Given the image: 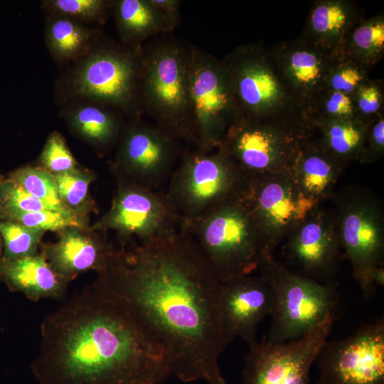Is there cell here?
Listing matches in <instances>:
<instances>
[{
  "mask_svg": "<svg viewBox=\"0 0 384 384\" xmlns=\"http://www.w3.org/2000/svg\"><path fill=\"white\" fill-rule=\"evenodd\" d=\"M164 15L169 33L176 26L179 19L181 1L178 0H149Z\"/></svg>",
  "mask_w": 384,
  "mask_h": 384,
  "instance_id": "obj_40",
  "label": "cell"
},
{
  "mask_svg": "<svg viewBox=\"0 0 384 384\" xmlns=\"http://www.w3.org/2000/svg\"><path fill=\"white\" fill-rule=\"evenodd\" d=\"M179 225L166 194L127 181L119 184L110 209L95 228L115 230L124 239L146 241L171 234Z\"/></svg>",
  "mask_w": 384,
  "mask_h": 384,
  "instance_id": "obj_15",
  "label": "cell"
},
{
  "mask_svg": "<svg viewBox=\"0 0 384 384\" xmlns=\"http://www.w3.org/2000/svg\"><path fill=\"white\" fill-rule=\"evenodd\" d=\"M1 238H0V252H1ZM0 265H1V262H0ZM1 274V272H0Z\"/></svg>",
  "mask_w": 384,
  "mask_h": 384,
  "instance_id": "obj_41",
  "label": "cell"
},
{
  "mask_svg": "<svg viewBox=\"0 0 384 384\" xmlns=\"http://www.w3.org/2000/svg\"><path fill=\"white\" fill-rule=\"evenodd\" d=\"M9 178L32 196L53 206L58 212L78 217L77 211L68 208L62 203L53 174L44 168L19 169L11 174Z\"/></svg>",
  "mask_w": 384,
  "mask_h": 384,
  "instance_id": "obj_30",
  "label": "cell"
},
{
  "mask_svg": "<svg viewBox=\"0 0 384 384\" xmlns=\"http://www.w3.org/2000/svg\"><path fill=\"white\" fill-rule=\"evenodd\" d=\"M179 226L193 237L222 283L252 274L265 255L242 194Z\"/></svg>",
  "mask_w": 384,
  "mask_h": 384,
  "instance_id": "obj_4",
  "label": "cell"
},
{
  "mask_svg": "<svg viewBox=\"0 0 384 384\" xmlns=\"http://www.w3.org/2000/svg\"><path fill=\"white\" fill-rule=\"evenodd\" d=\"M341 247L363 297L375 292L372 276L384 262V213L375 196L361 187L351 186L331 196Z\"/></svg>",
  "mask_w": 384,
  "mask_h": 384,
  "instance_id": "obj_8",
  "label": "cell"
},
{
  "mask_svg": "<svg viewBox=\"0 0 384 384\" xmlns=\"http://www.w3.org/2000/svg\"><path fill=\"white\" fill-rule=\"evenodd\" d=\"M221 63L239 120L309 128L303 110L280 79L267 49L262 45L240 46Z\"/></svg>",
  "mask_w": 384,
  "mask_h": 384,
  "instance_id": "obj_3",
  "label": "cell"
},
{
  "mask_svg": "<svg viewBox=\"0 0 384 384\" xmlns=\"http://www.w3.org/2000/svg\"><path fill=\"white\" fill-rule=\"evenodd\" d=\"M193 47L164 39L143 49L140 82L142 105L156 124L177 140L192 142L190 73Z\"/></svg>",
  "mask_w": 384,
  "mask_h": 384,
  "instance_id": "obj_5",
  "label": "cell"
},
{
  "mask_svg": "<svg viewBox=\"0 0 384 384\" xmlns=\"http://www.w3.org/2000/svg\"><path fill=\"white\" fill-rule=\"evenodd\" d=\"M41 210L57 211L50 205L30 194L11 178H0V217L14 211Z\"/></svg>",
  "mask_w": 384,
  "mask_h": 384,
  "instance_id": "obj_34",
  "label": "cell"
},
{
  "mask_svg": "<svg viewBox=\"0 0 384 384\" xmlns=\"http://www.w3.org/2000/svg\"><path fill=\"white\" fill-rule=\"evenodd\" d=\"M82 229H63L58 240L43 250L52 268L67 282L87 270L101 272L113 250Z\"/></svg>",
  "mask_w": 384,
  "mask_h": 384,
  "instance_id": "obj_20",
  "label": "cell"
},
{
  "mask_svg": "<svg viewBox=\"0 0 384 384\" xmlns=\"http://www.w3.org/2000/svg\"><path fill=\"white\" fill-rule=\"evenodd\" d=\"M44 3L57 15L74 20L97 18L107 6V2L103 0H50Z\"/></svg>",
  "mask_w": 384,
  "mask_h": 384,
  "instance_id": "obj_38",
  "label": "cell"
},
{
  "mask_svg": "<svg viewBox=\"0 0 384 384\" xmlns=\"http://www.w3.org/2000/svg\"><path fill=\"white\" fill-rule=\"evenodd\" d=\"M93 288L127 309L166 348L184 383L229 384L219 358L230 344L219 310L222 282L193 237L167 235L113 250Z\"/></svg>",
  "mask_w": 384,
  "mask_h": 384,
  "instance_id": "obj_1",
  "label": "cell"
},
{
  "mask_svg": "<svg viewBox=\"0 0 384 384\" xmlns=\"http://www.w3.org/2000/svg\"><path fill=\"white\" fill-rule=\"evenodd\" d=\"M336 319V315L329 317L295 340L272 342L265 337L249 346L242 384H311V366Z\"/></svg>",
  "mask_w": 384,
  "mask_h": 384,
  "instance_id": "obj_14",
  "label": "cell"
},
{
  "mask_svg": "<svg viewBox=\"0 0 384 384\" xmlns=\"http://www.w3.org/2000/svg\"><path fill=\"white\" fill-rule=\"evenodd\" d=\"M267 51L280 79L304 112L323 90L334 54L300 36L280 41Z\"/></svg>",
  "mask_w": 384,
  "mask_h": 384,
  "instance_id": "obj_19",
  "label": "cell"
},
{
  "mask_svg": "<svg viewBox=\"0 0 384 384\" xmlns=\"http://www.w3.org/2000/svg\"><path fill=\"white\" fill-rule=\"evenodd\" d=\"M384 154V113L379 114L367 126V132L362 153L358 159L361 164H373Z\"/></svg>",
  "mask_w": 384,
  "mask_h": 384,
  "instance_id": "obj_39",
  "label": "cell"
},
{
  "mask_svg": "<svg viewBox=\"0 0 384 384\" xmlns=\"http://www.w3.org/2000/svg\"><path fill=\"white\" fill-rule=\"evenodd\" d=\"M257 271L272 296L267 341L299 338L336 315L340 295L335 283H322L302 275L273 255L262 257Z\"/></svg>",
  "mask_w": 384,
  "mask_h": 384,
  "instance_id": "obj_6",
  "label": "cell"
},
{
  "mask_svg": "<svg viewBox=\"0 0 384 384\" xmlns=\"http://www.w3.org/2000/svg\"><path fill=\"white\" fill-rule=\"evenodd\" d=\"M43 168L52 174L67 172L76 169V161L63 137L53 132L48 138L41 155Z\"/></svg>",
  "mask_w": 384,
  "mask_h": 384,
  "instance_id": "obj_37",
  "label": "cell"
},
{
  "mask_svg": "<svg viewBox=\"0 0 384 384\" xmlns=\"http://www.w3.org/2000/svg\"><path fill=\"white\" fill-rule=\"evenodd\" d=\"M143 48L106 47L86 56L73 72L75 92L100 104L139 111Z\"/></svg>",
  "mask_w": 384,
  "mask_h": 384,
  "instance_id": "obj_9",
  "label": "cell"
},
{
  "mask_svg": "<svg viewBox=\"0 0 384 384\" xmlns=\"http://www.w3.org/2000/svg\"><path fill=\"white\" fill-rule=\"evenodd\" d=\"M31 371L39 384H159L172 374L163 344L94 288L43 320Z\"/></svg>",
  "mask_w": 384,
  "mask_h": 384,
  "instance_id": "obj_2",
  "label": "cell"
},
{
  "mask_svg": "<svg viewBox=\"0 0 384 384\" xmlns=\"http://www.w3.org/2000/svg\"><path fill=\"white\" fill-rule=\"evenodd\" d=\"M0 219L43 231H61L69 227H83L79 217L69 216L53 210L14 211L1 216Z\"/></svg>",
  "mask_w": 384,
  "mask_h": 384,
  "instance_id": "obj_33",
  "label": "cell"
},
{
  "mask_svg": "<svg viewBox=\"0 0 384 384\" xmlns=\"http://www.w3.org/2000/svg\"><path fill=\"white\" fill-rule=\"evenodd\" d=\"M58 196L68 208L77 211V208L85 201L92 177L78 169L53 174Z\"/></svg>",
  "mask_w": 384,
  "mask_h": 384,
  "instance_id": "obj_36",
  "label": "cell"
},
{
  "mask_svg": "<svg viewBox=\"0 0 384 384\" xmlns=\"http://www.w3.org/2000/svg\"><path fill=\"white\" fill-rule=\"evenodd\" d=\"M242 198L259 230L264 256L273 255L291 231L318 206L300 191L289 171L248 177Z\"/></svg>",
  "mask_w": 384,
  "mask_h": 384,
  "instance_id": "obj_11",
  "label": "cell"
},
{
  "mask_svg": "<svg viewBox=\"0 0 384 384\" xmlns=\"http://www.w3.org/2000/svg\"><path fill=\"white\" fill-rule=\"evenodd\" d=\"M365 14L352 0H316L309 11L301 37L326 51L336 53Z\"/></svg>",
  "mask_w": 384,
  "mask_h": 384,
  "instance_id": "obj_22",
  "label": "cell"
},
{
  "mask_svg": "<svg viewBox=\"0 0 384 384\" xmlns=\"http://www.w3.org/2000/svg\"><path fill=\"white\" fill-rule=\"evenodd\" d=\"M72 129L92 144L106 146L117 137L119 123L110 111L93 104H82L68 114Z\"/></svg>",
  "mask_w": 384,
  "mask_h": 384,
  "instance_id": "obj_27",
  "label": "cell"
},
{
  "mask_svg": "<svg viewBox=\"0 0 384 384\" xmlns=\"http://www.w3.org/2000/svg\"><path fill=\"white\" fill-rule=\"evenodd\" d=\"M367 126L357 119H336L311 129V134L330 155L347 164L358 160Z\"/></svg>",
  "mask_w": 384,
  "mask_h": 384,
  "instance_id": "obj_25",
  "label": "cell"
},
{
  "mask_svg": "<svg viewBox=\"0 0 384 384\" xmlns=\"http://www.w3.org/2000/svg\"><path fill=\"white\" fill-rule=\"evenodd\" d=\"M46 38L49 48L56 55L72 58L87 49L90 33L78 21L57 15L47 25Z\"/></svg>",
  "mask_w": 384,
  "mask_h": 384,
  "instance_id": "obj_28",
  "label": "cell"
},
{
  "mask_svg": "<svg viewBox=\"0 0 384 384\" xmlns=\"http://www.w3.org/2000/svg\"><path fill=\"white\" fill-rule=\"evenodd\" d=\"M44 233L41 230L0 219V234L4 242L2 261L35 255Z\"/></svg>",
  "mask_w": 384,
  "mask_h": 384,
  "instance_id": "obj_31",
  "label": "cell"
},
{
  "mask_svg": "<svg viewBox=\"0 0 384 384\" xmlns=\"http://www.w3.org/2000/svg\"><path fill=\"white\" fill-rule=\"evenodd\" d=\"M176 140L156 124L134 122L122 137L118 167L129 181L156 189L171 172Z\"/></svg>",
  "mask_w": 384,
  "mask_h": 384,
  "instance_id": "obj_17",
  "label": "cell"
},
{
  "mask_svg": "<svg viewBox=\"0 0 384 384\" xmlns=\"http://www.w3.org/2000/svg\"><path fill=\"white\" fill-rule=\"evenodd\" d=\"M219 310L228 343L240 338L250 346L257 341L259 326L270 316V289L260 274H247L222 283Z\"/></svg>",
  "mask_w": 384,
  "mask_h": 384,
  "instance_id": "obj_18",
  "label": "cell"
},
{
  "mask_svg": "<svg viewBox=\"0 0 384 384\" xmlns=\"http://www.w3.org/2000/svg\"><path fill=\"white\" fill-rule=\"evenodd\" d=\"M190 104L196 149H216L240 116L221 60L194 46L190 73Z\"/></svg>",
  "mask_w": 384,
  "mask_h": 384,
  "instance_id": "obj_10",
  "label": "cell"
},
{
  "mask_svg": "<svg viewBox=\"0 0 384 384\" xmlns=\"http://www.w3.org/2000/svg\"><path fill=\"white\" fill-rule=\"evenodd\" d=\"M314 362L319 377L313 384H384V319L345 338L327 339Z\"/></svg>",
  "mask_w": 384,
  "mask_h": 384,
  "instance_id": "obj_13",
  "label": "cell"
},
{
  "mask_svg": "<svg viewBox=\"0 0 384 384\" xmlns=\"http://www.w3.org/2000/svg\"><path fill=\"white\" fill-rule=\"evenodd\" d=\"M370 71L384 55V15L380 13L364 19L346 36L334 53Z\"/></svg>",
  "mask_w": 384,
  "mask_h": 384,
  "instance_id": "obj_26",
  "label": "cell"
},
{
  "mask_svg": "<svg viewBox=\"0 0 384 384\" xmlns=\"http://www.w3.org/2000/svg\"><path fill=\"white\" fill-rule=\"evenodd\" d=\"M384 87L382 80L368 78L351 95L356 117L368 124L383 112Z\"/></svg>",
  "mask_w": 384,
  "mask_h": 384,
  "instance_id": "obj_35",
  "label": "cell"
},
{
  "mask_svg": "<svg viewBox=\"0 0 384 384\" xmlns=\"http://www.w3.org/2000/svg\"><path fill=\"white\" fill-rule=\"evenodd\" d=\"M114 14L121 38L128 45H141L149 37L169 33L164 15L149 0L116 1Z\"/></svg>",
  "mask_w": 384,
  "mask_h": 384,
  "instance_id": "obj_24",
  "label": "cell"
},
{
  "mask_svg": "<svg viewBox=\"0 0 384 384\" xmlns=\"http://www.w3.org/2000/svg\"><path fill=\"white\" fill-rule=\"evenodd\" d=\"M0 272L12 289L21 292L33 302L62 298L68 284L52 268L43 251L1 261Z\"/></svg>",
  "mask_w": 384,
  "mask_h": 384,
  "instance_id": "obj_23",
  "label": "cell"
},
{
  "mask_svg": "<svg viewBox=\"0 0 384 384\" xmlns=\"http://www.w3.org/2000/svg\"><path fill=\"white\" fill-rule=\"evenodd\" d=\"M283 250L295 272L334 283L343 251L334 210L314 208L286 238Z\"/></svg>",
  "mask_w": 384,
  "mask_h": 384,
  "instance_id": "obj_16",
  "label": "cell"
},
{
  "mask_svg": "<svg viewBox=\"0 0 384 384\" xmlns=\"http://www.w3.org/2000/svg\"><path fill=\"white\" fill-rule=\"evenodd\" d=\"M334 55L323 90L340 92L351 96L363 82L370 78V71L346 58Z\"/></svg>",
  "mask_w": 384,
  "mask_h": 384,
  "instance_id": "obj_32",
  "label": "cell"
},
{
  "mask_svg": "<svg viewBox=\"0 0 384 384\" xmlns=\"http://www.w3.org/2000/svg\"><path fill=\"white\" fill-rule=\"evenodd\" d=\"M248 176L223 151L184 154L166 193L180 223L197 218L243 193Z\"/></svg>",
  "mask_w": 384,
  "mask_h": 384,
  "instance_id": "obj_7",
  "label": "cell"
},
{
  "mask_svg": "<svg viewBox=\"0 0 384 384\" xmlns=\"http://www.w3.org/2000/svg\"><path fill=\"white\" fill-rule=\"evenodd\" d=\"M346 166L330 155L311 132L301 144L289 172L300 191L319 206L334 193Z\"/></svg>",
  "mask_w": 384,
  "mask_h": 384,
  "instance_id": "obj_21",
  "label": "cell"
},
{
  "mask_svg": "<svg viewBox=\"0 0 384 384\" xmlns=\"http://www.w3.org/2000/svg\"><path fill=\"white\" fill-rule=\"evenodd\" d=\"M346 119H357L352 98L336 91L323 90L304 112V119L311 129L326 122Z\"/></svg>",
  "mask_w": 384,
  "mask_h": 384,
  "instance_id": "obj_29",
  "label": "cell"
},
{
  "mask_svg": "<svg viewBox=\"0 0 384 384\" xmlns=\"http://www.w3.org/2000/svg\"><path fill=\"white\" fill-rule=\"evenodd\" d=\"M311 132L268 122L239 120L229 128L218 148L248 177L286 171Z\"/></svg>",
  "mask_w": 384,
  "mask_h": 384,
  "instance_id": "obj_12",
  "label": "cell"
}]
</instances>
